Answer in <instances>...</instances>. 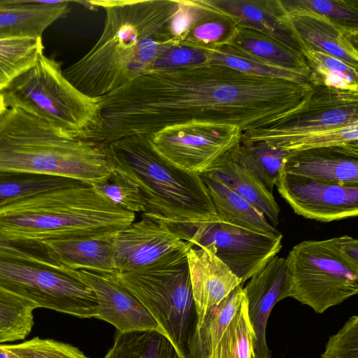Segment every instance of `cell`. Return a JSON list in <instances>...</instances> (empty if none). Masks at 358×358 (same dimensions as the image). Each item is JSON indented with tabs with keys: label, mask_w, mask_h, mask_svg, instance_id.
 <instances>
[{
	"label": "cell",
	"mask_w": 358,
	"mask_h": 358,
	"mask_svg": "<svg viewBox=\"0 0 358 358\" xmlns=\"http://www.w3.org/2000/svg\"><path fill=\"white\" fill-rule=\"evenodd\" d=\"M92 185L98 194L124 210L134 213L145 212L138 187L115 171L107 180Z\"/></svg>",
	"instance_id": "36"
},
{
	"label": "cell",
	"mask_w": 358,
	"mask_h": 358,
	"mask_svg": "<svg viewBox=\"0 0 358 358\" xmlns=\"http://www.w3.org/2000/svg\"><path fill=\"white\" fill-rule=\"evenodd\" d=\"M236 161L254 174L271 193L287 152L263 141H241L232 148Z\"/></svg>",
	"instance_id": "27"
},
{
	"label": "cell",
	"mask_w": 358,
	"mask_h": 358,
	"mask_svg": "<svg viewBox=\"0 0 358 358\" xmlns=\"http://www.w3.org/2000/svg\"><path fill=\"white\" fill-rule=\"evenodd\" d=\"M0 358H20V357L3 349L0 345Z\"/></svg>",
	"instance_id": "41"
},
{
	"label": "cell",
	"mask_w": 358,
	"mask_h": 358,
	"mask_svg": "<svg viewBox=\"0 0 358 358\" xmlns=\"http://www.w3.org/2000/svg\"><path fill=\"white\" fill-rule=\"evenodd\" d=\"M0 94L7 108L22 110L69 138L89 140L103 125L100 98L79 91L61 63L43 54Z\"/></svg>",
	"instance_id": "5"
},
{
	"label": "cell",
	"mask_w": 358,
	"mask_h": 358,
	"mask_svg": "<svg viewBox=\"0 0 358 358\" xmlns=\"http://www.w3.org/2000/svg\"><path fill=\"white\" fill-rule=\"evenodd\" d=\"M301 54L310 70L312 86L358 92L357 68L323 52L303 49Z\"/></svg>",
	"instance_id": "30"
},
{
	"label": "cell",
	"mask_w": 358,
	"mask_h": 358,
	"mask_svg": "<svg viewBox=\"0 0 358 358\" xmlns=\"http://www.w3.org/2000/svg\"><path fill=\"white\" fill-rule=\"evenodd\" d=\"M275 186L293 211L306 219L330 222L358 215V185L321 182L281 171Z\"/></svg>",
	"instance_id": "12"
},
{
	"label": "cell",
	"mask_w": 358,
	"mask_h": 358,
	"mask_svg": "<svg viewBox=\"0 0 358 358\" xmlns=\"http://www.w3.org/2000/svg\"><path fill=\"white\" fill-rule=\"evenodd\" d=\"M201 14L181 44L203 50L229 43L238 26L228 16L209 6L206 0H196Z\"/></svg>",
	"instance_id": "29"
},
{
	"label": "cell",
	"mask_w": 358,
	"mask_h": 358,
	"mask_svg": "<svg viewBox=\"0 0 358 358\" xmlns=\"http://www.w3.org/2000/svg\"><path fill=\"white\" fill-rule=\"evenodd\" d=\"M358 122V92L322 85L296 108L265 126L242 133L241 141L271 147L292 138Z\"/></svg>",
	"instance_id": "10"
},
{
	"label": "cell",
	"mask_w": 358,
	"mask_h": 358,
	"mask_svg": "<svg viewBox=\"0 0 358 358\" xmlns=\"http://www.w3.org/2000/svg\"><path fill=\"white\" fill-rule=\"evenodd\" d=\"M251 358H257V357L254 355V353L252 355Z\"/></svg>",
	"instance_id": "43"
},
{
	"label": "cell",
	"mask_w": 358,
	"mask_h": 358,
	"mask_svg": "<svg viewBox=\"0 0 358 358\" xmlns=\"http://www.w3.org/2000/svg\"><path fill=\"white\" fill-rule=\"evenodd\" d=\"M187 259L196 313V332L208 310L242 285V282L208 247H192Z\"/></svg>",
	"instance_id": "18"
},
{
	"label": "cell",
	"mask_w": 358,
	"mask_h": 358,
	"mask_svg": "<svg viewBox=\"0 0 358 358\" xmlns=\"http://www.w3.org/2000/svg\"><path fill=\"white\" fill-rule=\"evenodd\" d=\"M182 248L116 276L146 308L181 358H191L196 327L187 254Z\"/></svg>",
	"instance_id": "6"
},
{
	"label": "cell",
	"mask_w": 358,
	"mask_h": 358,
	"mask_svg": "<svg viewBox=\"0 0 358 358\" xmlns=\"http://www.w3.org/2000/svg\"><path fill=\"white\" fill-rule=\"evenodd\" d=\"M208 62L209 55L207 50L180 43L163 52L152 64L148 71L201 66L208 64Z\"/></svg>",
	"instance_id": "40"
},
{
	"label": "cell",
	"mask_w": 358,
	"mask_h": 358,
	"mask_svg": "<svg viewBox=\"0 0 358 358\" xmlns=\"http://www.w3.org/2000/svg\"><path fill=\"white\" fill-rule=\"evenodd\" d=\"M255 338L245 297L207 358H251Z\"/></svg>",
	"instance_id": "32"
},
{
	"label": "cell",
	"mask_w": 358,
	"mask_h": 358,
	"mask_svg": "<svg viewBox=\"0 0 358 358\" xmlns=\"http://www.w3.org/2000/svg\"><path fill=\"white\" fill-rule=\"evenodd\" d=\"M0 345L20 358H90L71 344L50 338L34 337L17 344Z\"/></svg>",
	"instance_id": "37"
},
{
	"label": "cell",
	"mask_w": 358,
	"mask_h": 358,
	"mask_svg": "<svg viewBox=\"0 0 358 358\" xmlns=\"http://www.w3.org/2000/svg\"><path fill=\"white\" fill-rule=\"evenodd\" d=\"M70 1L0 0V38L41 37L69 10Z\"/></svg>",
	"instance_id": "20"
},
{
	"label": "cell",
	"mask_w": 358,
	"mask_h": 358,
	"mask_svg": "<svg viewBox=\"0 0 358 358\" xmlns=\"http://www.w3.org/2000/svg\"><path fill=\"white\" fill-rule=\"evenodd\" d=\"M135 218L91 184L73 180L0 207V243L34 250L46 240L108 239Z\"/></svg>",
	"instance_id": "2"
},
{
	"label": "cell",
	"mask_w": 358,
	"mask_h": 358,
	"mask_svg": "<svg viewBox=\"0 0 358 358\" xmlns=\"http://www.w3.org/2000/svg\"><path fill=\"white\" fill-rule=\"evenodd\" d=\"M288 285L286 259L276 255L250 278L243 288L248 315L255 335L253 353L257 358L271 357L266 338L267 322L275 303L287 298Z\"/></svg>",
	"instance_id": "16"
},
{
	"label": "cell",
	"mask_w": 358,
	"mask_h": 358,
	"mask_svg": "<svg viewBox=\"0 0 358 358\" xmlns=\"http://www.w3.org/2000/svg\"><path fill=\"white\" fill-rule=\"evenodd\" d=\"M108 239L46 240L37 244L42 252L73 270L116 275L113 251Z\"/></svg>",
	"instance_id": "21"
},
{
	"label": "cell",
	"mask_w": 358,
	"mask_h": 358,
	"mask_svg": "<svg viewBox=\"0 0 358 358\" xmlns=\"http://www.w3.org/2000/svg\"><path fill=\"white\" fill-rule=\"evenodd\" d=\"M110 238L115 266L118 273L141 267L178 251L193 246L183 240L171 225L143 214Z\"/></svg>",
	"instance_id": "13"
},
{
	"label": "cell",
	"mask_w": 358,
	"mask_h": 358,
	"mask_svg": "<svg viewBox=\"0 0 358 358\" xmlns=\"http://www.w3.org/2000/svg\"><path fill=\"white\" fill-rule=\"evenodd\" d=\"M104 9L103 31L94 46L63 71L79 91L101 98L148 71L166 50L180 43L170 22L178 0H94Z\"/></svg>",
	"instance_id": "1"
},
{
	"label": "cell",
	"mask_w": 358,
	"mask_h": 358,
	"mask_svg": "<svg viewBox=\"0 0 358 358\" xmlns=\"http://www.w3.org/2000/svg\"><path fill=\"white\" fill-rule=\"evenodd\" d=\"M321 358H358V316L348 318L343 326L329 336Z\"/></svg>",
	"instance_id": "39"
},
{
	"label": "cell",
	"mask_w": 358,
	"mask_h": 358,
	"mask_svg": "<svg viewBox=\"0 0 358 358\" xmlns=\"http://www.w3.org/2000/svg\"><path fill=\"white\" fill-rule=\"evenodd\" d=\"M241 136L235 125L192 120L165 127L148 135V141L169 164L201 175L237 145Z\"/></svg>",
	"instance_id": "9"
},
{
	"label": "cell",
	"mask_w": 358,
	"mask_h": 358,
	"mask_svg": "<svg viewBox=\"0 0 358 358\" xmlns=\"http://www.w3.org/2000/svg\"><path fill=\"white\" fill-rule=\"evenodd\" d=\"M292 298L323 313L358 292V241L345 235L306 240L285 258Z\"/></svg>",
	"instance_id": "7"
},
{
	"label": "cell",
	"mask_w": 358,
	"mask_h": 358,
	"mask_svg": "<svg viewBox=\"0 0 358 358\" xmlns=\"http://www.w3.org/2000/svg\"><path fill=\"white\" fill-rule=\"evenodd\" d=\"M41 37L0 38V91L43 54Z\"/></svg>",
	"instance_id": "31"
},
{
	"label": "cell",
	"mask_w": 358,
	"mask_h": 358,
	"mask_svg": "<svg viewBox=\"0 0 358 358\" xmlns=\"http://www.w3.org/2000/svg\"><path fill=\"white\" fill-rule=\"evenodd\" d=\"M113 171L139 189L143 214L171 225L197 226L222 221L200 175L184 171L159 157L148 136L134 135L108 144Z\"/></svg>",
	"instance_id": "4"
},
{
	"label": "cell",
	"mask_w": 358,
	"mask_h": 358,
	"mask_svg": "<svg viewBox=\"0 0 358 358\" xmlns=\"http://www.w3.org/2000/svg\"><path fill=\"white\" fill-rule=\"evenodd\" d=\"M280 1L283 22L301 52L306 49L323 52L358 67V27L343 24L310 10Z\"/></svg>",
	"instance_id": "14"
},
{
	"label": "cell",
	"mask_w": 358,
	"mask_h": 358,
	"mask_svg": "<svg viewBox=\"0 0 358 358\" xmlns=\"http://www.w3.org/2000/svg\"><path fill=\"white\" fill-rule=\"evenodd\" d=\"M0 171L59 176L91 185L113 172L108 145L64 136L17 108L0 114Z\"/></svg>",
	"instance_id": "3"
},
{
	"label": "cell",
	"mask_w": 358,
	"mask_h": 358,
	"mask_svg": "<svg viewBox=\"0 0 358 358\" xmlns=\"http://www.w3.org/2000/svg\"><path fill=\"white\" fill-rule=\"evenodd\" d=\"M206 50L208 52L209 64L226 66L250 74L299 84L310 83L309 77L303 73L268 63L229 43Z\"/></svg>",
	"instance_id": "26"
},
{
	"label": "cell",
	"mask_w": 358,
	"mask_h": 358,
	"mask_svg": "<svg viewBox=\"0 0 358 358\" xmlns=\"http://www.w3.org/2000/svg\"><path fill=\"white\" fill-rule=\"evenodd\" d=\"M216 10L230 17L238 27L262 33L301 52L298 43L282 20L280 0H206Z\"/></svg>",
	"instance_id": "19"
},
{
	"label": "cell",
	"mask_w": 358,
	"mask_h": 358,
	"mask_svg": "<svg viewBox=\"0 0 358 358\" xmlns=\"http://www.w3.org/2000/svg\"><path fill=\"white\" fill-rule=\"evenodd\" d=\"M76 273L95 294L98 303L96 319L112 324L122 333L151 330L161 332L149 312L120 283L116 275L85 270H76Z\"/></svg>",
	"instance_id": "15"
},
{
	"label": "cell",
	"mask_w": 358,
	"mask_h": 358,
	"mask_svg": "<svg viewBox=\"0 0 358 358\" xmlns=\"http://www.w3.org/2000/svg\"><path fill=\"white\" fill-rule=\"evenodd\" d=\"M7 108L6 107L5 104H4V102H3V99L1 96V95L0 94V114L1 113H3Z\"/></svg>",
	"instance_id": "42"
},
{
	"label": "cell",
	"mask_w": 358,
	"mask_h": 358,
	"mask_svg": "<svg viewBox=\"0 0 358 358\" xmlns=\"http://www.w3.org/2000/svg\"><path fill=\"white\" fill-rule=\"evenodd\" d=\"M31 302L0 290V343L24 340L34 324Z\"/></svg>",
	"instance_id": "33"
},
{
	"label": "cell",
	"mask_w": 358,
	"mask_h": 358,
	"mask_svg": "<svg viewBox=\"0 0 358 358\" xmlns=\"http://www.w3.org/2000/svg\"><path fill=\"white\" fill-rule=\"evenodd\" d=\"M358 142V122L296 136L279 143L273 148L286 152L339 145Z\"/></svg>",
	"instance_id": "35"
},
{
	"label": "cell",
	"mask_w": 358,
	"mask_h": 358,
	"mask_svg": "<svg viewBox=\"0 0 358 358\" xmlns=\"http://www.w3.org/2000/svg\"><path fill=\"white\" fill-rule=\"evenodd\" d=\"M200 176L218 215L224 222L261 234L279 233L248 200L214 177L206 173Z\"/></svg>",
	"instance_id": "23"
},
{
	"label": "cell",
	"mask_w": 358,
	"mask_h": 358,
	"mask_svg": "<svg viewBox=\"0 0 358 358\" xmlns=\"http://www.w3.org/2000/svg\"><path fill=\"white\" fill-rule=\"evenodd\" d=\"M174 227L193 246L209 248L241 280L242 285L261 271L282 248L280 232L261 234L223 220Z\"/></svg>",
	"instance_id": "11"
},
{
	"label": "cell",
	"mask_w": 358,
	"mask_h": 358,
	"mask_svg": "<svg viewBox=\"0 0 358 358\" xmlns=\"http://www.w3.org/2000/svg\"><path fill=\"white\" fill-rule=\"evenodd\" d=\"M282 171L321 182L358 185V142L287 152Z\"/></svg>",
	"instance_id": "17"
},
{
	"label": "cell",
	"mask_w": 358,
	"mask_h": 358,
	"mask_svg": "<svg viewBox=\"0 0 358 358\" xmlns=\"http://www.w3.org/2000/svg\"><path fill=\"white\" fill-rule=\"evenodd\" d=\"M289 6L310 10L343 24L358 27V0H282Z\"/></svg>",
	"instance_id": "38"
},
{
	"label": "cell",
	"mask_w": 358,
	"mask_h": 358,
	"mask_svg": "<svg viewBox=\"0 0 358 358\" xmlns=\"http://www.w3.org/2000/svg\"><path fill=\"white\" fill-rule=\"evenodd\" d=\"M246 297L242 285L236 287L220 303L207 312L195 332L191 358H207Z\"/></svg>",
	"instance_id": "25"
},
{
	"label": "cell",
	"mask_w": 358,
	"mask_h": 358,
	"mask_svg": "<svg viewBox=\"0 0 358 358\" xmlns=\"http://www.w3.org/2000/svg\"><path fill=\"white\" fill-rule=\"evenodd\" d=\"M2 243H0V245H1Z\"/></svg>",
	"instance_id": "44"
},
{
	"label": "cell",
	"mask_w": 358,
	"mask_h": 358,
	"mask_svg": "<svg viewBox=\"0 0 358 358\" xmlns=\"http://www.w3.org/2000/svg\"><path fill=\"white\" fill-rule=\"evenodd\" d=\"M0 290L42 308L78 318H96L98 303L91 288L70 269L44 253L0 245Z\"/></svg>",
	"instance_id": "8"
},
{
	"label": "cell",
	"mask_w": 358,
	"mask_h": 358,
	"mask_svg": "<svg viewBox=\"0 0 358 358\" xmlns=\"http://www.w3.org/2000/svg\"><path fill=\"white\" fill-rule=\"evenodd\" d=\"M205 173L219 180L248 200L268 219V221L274 227L278 226L280 208L273 193L248 169L236 161L232 148Z\"/></svg>",
	"instance_id": "22"
},
{
	"label": "cell",
	"mask_w": 358,
	"mask_h": 358,
	"mask_svg": "<svg viewBox=\"0 0 358 358\" xmlns=\"http://www.w3.org/2000/svg\"><path fill=\"white\" fill-rule=\"evenodd\" d=\"M73 180L59 176L0 171V207L24 197L65 185Z\"/></svg>",
	"instance_id": "34"
},
{
	"label": "cell",
	"mask_w": 358,
	"mask_h": 358,
	"mask_svg": "<svg viewBox=\"0 0 358 358\" xmlns=\"http://www.w3.org/2000/svg\"><path fill=\"white\" fill-rule=\"evenodd\" d=\"M229 44L265 62L303 73L310 78V70L301 52L262 33L238 26Z\"/></svg>",
	"instance_id": "24"
},
{
	"label": "cell",
	"mask_w": 358,
	"mask_h": 358,
	"mask_svg": "<svg viewBox=\"0 0 358 358\" xmlns=\"http://www.w3.org/2000/svg\"><path fill=\"white\" fill-rule=\"evenodd\" d=\"M103 358H181L171 341L158 331L122 333Z\"/></svg>",
	"instance_id": "28"
}]
</instances>
